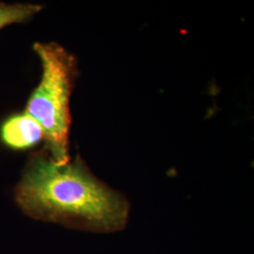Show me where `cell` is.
Listing matches in <instances>:
<instances>
[{"mask_svg": "<svg viewBox=\"0 0 254 254\" xmlns=\"http://www.w3.org/2000/svg\"><path fill=\"white\" fill-rule=\"evenodd\" d=\"M15 200L31 218L98 233L124 229L129 215L127 199L96 178L80 156L59 164L46 150L29 156Z\"/></svg>", "mask_w": 254, "mask_h": 254, "instance_id": "cell-1", "label": "cell"}, {"mask_svg": "<svg viewBox=\"0 0 254 254\" xmlns=\"http://www.w3.org/2000/svg\"><path fill=\"white\" fill-rule=\"evenodd\" d=\"M42 65V77L27 100L26 113L42 127L46 151L55 162H69L70 99L77 77L73 55L57 43L33 46Z\"/></svg>", "mask_w": 254, "mask_h": 254, "instance_id": "cell-2", "label": "cell"}, {"mask_svg": "<svg viewBox=\"0 0 254 254\" xmlns=\"http://www.w3.org/2000/svg\"><path fill=\"white\" fill-rule=\"evenodd\" d=\"M0 138L10 149L26 150L44 139V134L36 121L24 112L10 116L2 124Z\"/></svg>", "mask_w": 254, "mask_h": 254, "instance_id": "cell-3", "label": "cell"}, {"mask_svg": "<svg viewBox=\"0 0 254 254\" xmlns=\"http://www.w3.org/2000/svg\"><path fill=\"white\" fill-rule=\"evenodd\" d=\"M42 9L43 7L38 4H7L0 2V30L12 24L26 23L34 17Z\"/></svg>", "mask_w": 254, "mask_h": 254, "instance_id": "cell-4", "label": "cell"}]
</instances>
